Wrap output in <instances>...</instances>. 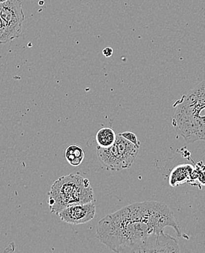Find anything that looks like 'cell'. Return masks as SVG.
I'll list each match as a JSON object with an SVG mask.
<instances>
[{"mask_svg":"<svg viewBox=\"0 0 205 253\" xmlns=\"http://www.w3.org/2000/svg\"><path fill=\"white\" fill-rule=\"evenodd\" d=\"M196 179V169L191 164H178L174 167L169 176L171 186L176 187L186 182H194Z\"/></svg>","mask_w":205,"mask_h":253,"instance_id":"ba28073f","label":"cell"},{"mask_svg":"<svg viewBox=\"0 0 205 253\" xmlns=\"http://www.w3.org/2000/svg\"><path fill=\"white\" fill-rule=\"evenodd\" d=\"M7 0H0V3H3L5 2V1H7Z\"/></svg>","mask_w":205,"mask_h":253,"instance_id":"4fadbf2b","label":"cell"},{"mask_svg":"<svg viewBox=\"0 0 205 253\" xmlns=\"http://www.w3.org/2000/svg\"><path fill=\"white\" fill-rule=\"evenodd\" d=\"M119 134L123 136L124 138H125L127 140L132 142L136 147L140 148V141L138 140V139H137V136H136V134L131 132V131H125V132L121 133V134Z\"/></svg>","mask_w":205,"mask_h":253,"instance_id":"8fae6325","label":"cell"},{"mask_svg":"<svg viewBox=\"0 0 205 253\" xmlns=\"http://www.w3.org/2000/svg\"><path fill=\"white\" fill-rule=\"evenodd\" d=\"M102 53H103L105 57H110V56H112L113 49L110 47H105V48L102 50Z\"/></svg>","mask_w":205,"mask_h":253,"instance_id":"7c38bea8","label":"cell"},{"mask_svg":"<svg viewBox=\"0 0 205 253\" xmlns=\"http://www.w3.org/2000/svg\"><path fill=\"white\" fill-rule=\"evenodd\" d=\"M172 227L181 237L171 208L160 202H139L108 214L96 226L97 238L117 253H139L152 234Z\"/></svg>","mask_w":205,"mask_h":253,"instance_id":"6da1fadb","label":"cell"},{"mask_svg":"<svg viewBox=\"0 0 205 253\" xmlns=\"http://www.w3.org/2000/svg\"><path fill=\"white\" fill-rule=\"evenodd\" d=\"M48 195L50 213L58 214L71 205L86 204L94 201L90 180L79 173L62 176L52 185Z\"/></svg>","mask_w":205,"mask_h":253,"instance_id":"3957f363","label":"cell"},{"mask_svg":"<svg viewBox=\"0 0 205 253\" xmlns=\"http://www.w3.org/2000/svg\"><path fill=\"white\" fill-rule=\"evenodd\" d=\"M177 240L164 231L155 233L147 239L139 251V253H180Z\"/></svg>","mask_w":205,"mask_h":253,"instance_id":"52a82bcc","label":"cell"},{"mask_svg":"<svg viewBox=\"0 0 205 253\" xmlns=\"http://www.w3.org/2000/svg\"><path fill=\"white\" fill-rule=\"evenodd\" d=\"M139 148L118 134L115 142L108 148L97 147L99 162L111 171H120L130 168L138 154Z\"/></svg>","mask_w":205,"mask_h":253,"instance_id":"277c9868","label":"cell"},{"mask_svg":"<svg viewBox=\"0 0 205 253\" xmlns=\"http://www.w3.org/2000/svg\"><path fill=\"white\" fill-rule=\"evenodd\" d=\"M117 135L112 128L105 127L101 128L96 134V141L98 145L102 148L111 146L115 142Z\"/></svg>","mask_w":205,"mask_h":253,"instance_id":"30bf717a","label":"cell"},{"mask_svg":"<svg viewBox=\"0 0 205 253\" xmlns=\"http://www.w3.org/2000/svg\"><path fill=\"white\" fill-rule=\"evenodd\" d=\"M65 156L67 162L70 165L78 167L83 162L85 153L82 147L77 145H71L67 147Z\"/></svg>","mask_w":205,"mask_h":253,"instance_id":"9c48e42d","label":"cell"},{"mask_svg":"<svg viewBox=\"0 0 205 253\" xmlns=\"http://www.w3.org/2000/svg\"><path fill=\"white\" fill-rule=\"evenodd\" d=\"M172 126L189 143L205 141V80L176 101Z\"/></svg>","mask_w":205,"mask_h":253,"instance_id":"7a4b0ae2","label":"cell"},{"mask_svg":"<svg viewBox=\"0 0 205 253\" xmlns=\"http://www.w3.org/2000/svg\"><path fill=\"white\" fill-rule=\"evenodd\" d=\"M25 19L21 0H7L0 3V44L19 38Z\"/></svg>","mask_w":205,"mask_h":253,"instance_id":"5b68a950","label":"cell"},{"mask_svg":"<svg viewBox=\"0 0 205 253\" xmlns=\"http://www.w3.org/2000/svg\"><path fill=\"white\" fill-rule=\"evenodd\" d=\"M96 214V205L93 202L71 205L60 211L58 216L66 223L79 225L88 223Z\"/></svg>","mask_w":205,"mask_h":253,"instance_id":"8992f818","label":"cell"}]
</instances>
